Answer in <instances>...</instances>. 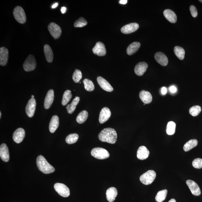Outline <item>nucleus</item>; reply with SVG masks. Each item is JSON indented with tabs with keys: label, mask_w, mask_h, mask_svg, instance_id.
<instances>
[{
	"label": "nucleus",
	"mask_w": 202,
	"mask_h": 202,
	"mask_svg": "<svg viewBox=\"0 0 202 202\" xmlns=\"http://www.w3.org/2000/svg\"><path fill=\"white\" fill-rule=\"evenodd\" d=\"M98 137L101 141L113 144L117 142V134L114 129L107 128L102 130Z\"/></svg>",
	"instance_id": "1"
},
{
	"label": "nucleus",
	"mask_w": 202,
	"mask_h": 202,
	"mask_svg": "<svg viewBox=\"0 0 202 202\" xmlns=\"http://www.w3.org/2000/svg\"><path fill=\"white\" fill-rule=\"evenodd\" d=\"M36 163L39 170L44 174H51L55 171L54 167L48 162L43 156L40 155L37 157Z\"/></svg>",
	"instance_id": "2"
},
{
	"label": "nucleus",
	"mask_w": 202,
	"mask_h": 202,
	"mask_svg": "<svg viewBox=\"0 0 202 202\" xmlns=\"http://www.w3.org/2000/svg\"><path fill=\"white\" fill-rule=\"evenodd\" d=\"M156 177L155 171L150 170L140 176V180L142 184L145 185H149L153 183Z\"/></svg>",
	"instance_id": "3"
},
{
	"label": "nucleus",
	"mask_w": 202,
	"mask_h": 202,
	"mask_svg": "<svg viewBox=\"0 0 202 202\" xmlns=\"http://www.w3.org/2000/svg\"><path fill=\"white\" fill-rule=\"evenodd\" d=\"M91 155L95 158L104 159L108 158L110 156L109 152L106 149L101 148H96L92 150Z\"/></svg>",
	"instance_id": "4"
},
{
	"label": "nucleus",
	"mask_w": 202,
	"mask_h": 202,
	"mask_svg": "<svg viewBox=\"0 0 202 202\" xmlns=\"http://www.w3.org/2000/svg\"><path fill=\"white\" fill-rule=\"evenodd\" d=\"M13 15L15 20L20 23L24 24L26 22L25 13L22 7H15L13 10Z\"/></svg>",
	"instance_id": "5"
},
{
	"label": "nucleus",
	"mask_w": 202,
	"mask_h": 202,
	"mask_svg": "<svg viewBox=\"0 0 202 202\" xmlns=\"http://www.w3.org/2000/svg\"><path fill=\"white\" fill-rule=\"evenodd\" d=\"M36 61L35 58L32 55H29L25 61L23 66L26 72L34 70L36 67Z\"/></svg>",
	"instance_id": "6"
},
{
	"label": "nucleus",
	"mask_w": 202,
	"mask_h": 202,
	"mask_svg": "<svg viewBox=\"0 0 202 202\" xmlns=\"http://www.w3.org/2000/svg\"><path fill=\"white\" fill-rule=\"evenodd\" d=\"M50 34L54 39H58L60 37L61 33V28L58 25L54 22H51L48 27Z\"/></svg>",
	"instance_id": "7"
},
{
	"label": "nucleus",
	"mask_w": 202,
	"mask_h": 202,
	"mask_svg": "<svg viewBox=\"0 0 202 202\" xmlns=\"http://www.w3.org/2000/svg\"><path fill=\"white\" fill-rule=\"evenodd\" d=\"M54 188L59 195L63 197H68L70 194V190L65 184L56 183L54 185Z\"/></svg>",
	"instance_id": "8"
},
{
	"label": "nucleus",
	"mask_w": 202,
	"mask_h": 202,
	"mask_svg": "<svg viewBox=\"0 0 202 202\" xmlns=\"http://www.w3.org/2000/svg\"><path fill=\"white\" fill-rule=\"evenodd\" d=\"M36 101L34 99H31L28 102L26 107V112L28 117L31 118L35 112Z\"/></svg>",
	"instance_id": "9"
},
{
	"label": "nucleus",
	"mask_w": 202,
	"mask_h": 202,
	"mask_svg": "<svg viewBox=\"0 0 202 202\" xmlns=\"http://www.w3.org/2000/svg\"><path fill=\"white\" fill-rule=\"evenodd\" d=\"M92 51L94 54L99 56H103L106 53V49L104 44L100 42H97L96 44Z\"/></svg>",
	"instance_id": "10"
},
{
	"label": "nucleus",
	"mask_w": 202,
	"mask_h": 202,
	"mask_svg": "<svg viewBox=\"0 0 202 202\" xmlns=\"http://www.w3.org/2000/svg\"><path fill=\"white\" fill-rule=\"evenodd\" d=\"M139 27V24L137 23H132L123 26L121 28V32L124 34H130L136 31Z\"/></svg>",
	"instance_id": "11"
},
{
	"label": "nucleus",
	"mask_w": 202,
	"mask_h": 202,
	"mask_svg": "<svg viewBox=\"0 0 202 202\" xmlns=\"http://www.w3.org/2000/svg\"><path fill=\"white\" fill-rule=\"evenodd\" d=\"M186 183L193 195L195 196H199L200 195V189L196 182L193 180H188L186 181Z\"/></svg>",
	"instance_id": "12"
},
{
	"label": "nucleus",
	"mask_w": 202,
	"mask_h": 202,
	"mask_svg": "<svg viewBox=\"0 0 202 202\" xmlns=\"http://www.w3.org/2000/svg\"><path fill=\"white\" fill-rule=\"evenodd\" d=\"M111 113L108 108L105 107L102 109L100 113L99 121L101 124L105 122L111 116Z\"/></svg>",
	"instance_id": "13"
},
{
	"label": "nucleus",
	"mask_w": 202,
	"mask_h": 202,
	"mask_svg": "<svg viewBox=\"0 0 202 202\" xmlns=\"http://www.w3.org/2000/svg\"><path fill=\"white\" fill-rule=\"evenodd\" d=\"M97 81L101 87L107 92H111L113 90V88L109 82L101 76L98 77Z\"/></svg>",
	"instance_id": "14"
},
{
	"label": "nucleus",
	"mask_w": 202,
	"mask_h": 202,
	"mask_svg": "<svg viewBox=\"0 0 202 202\" xmlns=\"http://www.w3.org/2000/svg\"><path fill=\"white\" fill-rule=\"evenodd\" d=\"M25 135V132L23 129L18 128L15 131L13 135V139L17 143H20L23 141Z\"/></svg>",
	"instance_id": "15"
},
{
	"label": "nucleus",
	"mask_w": 202,
	"mask_h": 202,
	"mask_svg": "<svg viewBox=\"0 0 202 202\" xmlns=\"http://www.w3.org/2000/svg\"><path fill=\"white\" fill-rule=\"evenodd\" d=\"M8 58V51L6 48H0V65L5 66L7 65Z\"/></svg>",
	"instance_id": "16"
},
{
	"label": "nucleus",
	"mask_w": 202,
	"mask_h": 202,
	"mask_svg": "<svg viewBox=\"0 0 202 202\" xmlns=\"http://www.w3.org/2000/svg\"><path fill=\"white\" fill-rule=\"evenodd\" d=\"M148 67L147 63L142 62L137 64L134 68V72L138 76H142L147 71Z\"/></svg>",
	"instance_id": "17"
},
{
	"label": "nucleus",
	"mask_w": 202,
	"mask_h": 202,
	"mask_svg": "<svg viewBox=\"0 0 202 202\" xmlns=\"http://www.w3.org/2000/svg\"><path fill=\"white\" fill-rule=\"evenodd\" d=\"M54 97V91L52 89L48 91L44 101V107L45 109H49L53 103Z\"/></svg>",
	"instance_id": "18"
},
{
	"label": "nucleus",
	"mask_w": 202,
	"mask_h": 202,
	"mask_svg": "<svg viewBox=\"0 0 202 202\" xmlns=\"http://www.w3.org/2000/svg\"><path fill=\"white\" fill-rule=\"evenodd\" d=\"M0 157L3 161L7 162L9 160V155L8 148L5 143L2 144L0 147Z\"/></svg>",
	"instance_id": "19"
},
{
	"label": "nucleus",
	"mask_w": 202,
	"mask_h": 202,
	"mask_svg": "<svg viewBox=\"0 0 202 202\" xmlns=\"http://www.w3.org/2000/svg\"><path fill=\"white\" fill-rule=\"evenodd\" d=\"M155 59L157 62L161 66H166L168 64V59L166 55L162 52H158L155 54Z\"/></svg>",
	"instance_id": "20"
},
{
	"label": "nucleus",
	"mask_w": 202,
	"mask_h": 202,
	"mask_svg": "<svg viewBox=\"0 0 202 202\" xmlns=\"http://www.w3.org/2000/svg\"><path fill=\"white\" fill-rule=\"evenodd\" d=\"M149 155V151L145 146H142L140 147L137 150V158L140 160H144L147 159Z\"/></svg>",
	"instance_id": "21"
},
{
	"label": "nucleus",
	"mask_w": 202,
	"mask_h": 202,
	"mask_svg": "<svg viewBox=\"0 0 202 202\" xmlns=\"http://www.w3.org/2000/svg\"><path fill=\"white\" fill-rule=\"evenodd\" d=\"M139 97L142 101L145 104L151 103L153 100V97L151 93L145 90H142L140 92Z\"/></svg>",
	"instance_id": "22"
},
{
	"label": "nucleus",
	"mask_w": 202,
	"mask_h": 202,
	"mask_svg": "<svg viewBox=\"0 0 202 202\" xmlns=\"http://www.w3.org/2000/svg\"><path fill=\"white\" fill-rule=\"evenodd\" d=\"M163 13L165 18L169 22L173 23H174L176 22L177 20V15L174 11L169 9H165L163 11Z\"/></svg>",
	"instance_id": "23"
},
{
	"label": "nucleus",
	"mask_w": 202,
	"mask_h": 202,
	"mask_svg": "<svg viewBox=\"0 0 202 202\" xmlns=\"http://www.w3.org/2000/svg\"><path fill=\"white\" fill-rule=\"evenodd\" d=\"M118 195V191L116 188H110L107 190L106 192V198L109 202H113L115 200Z\"/></svg>",
	"instance_id": "24"
},
{
	"label": "nucleus",
	"mask_w": 202,
	"mask_h": 202,
	"mask_svg": "<svg viewBox=\"0 0 202 202\" xmlns=\"http://www.w3.org/2000/svg\"><path fill=\"white\" fill-rule=\"evenodd\" d=\"M59 117L57 115H54L52 118L49 124V130L51 133L54 132L59 126Z\"/></svg>",
	"instance_id": "25"
},
{
	"label": "nucleus",
	"mask_w": 202,
	"mask_h": 202,
	"mask_svg": "<svg viewBox=\"0 0 202 202\" xmlns=\"http://www.w3.org/2000/svg\"><path fill=\"white\" fill-rule=\"evenodd\" d=\"M44 53L46 60L49 63L52 62L53 60V54L51 48L49 45L46 44L44 46Z\"/></svg>",
	"instance_id": "26"
},
{
	"label": "nucleus",
	"mask_w": 202,
	"mask_h": 202,
	"mask_svg": "<svg viewBox=\"0 0 202 202\" xmlns=\"http://www.w3.org/2000/svg\"><path fill=\"white\" fill-rule=\"evenodd\" d=\"M140 47L139 42H135L131 44L127 48V53L129 55H132L137 51Z\"/></svg>",
	"instance_id": "27"
},
{
	"label": "nucleus",
	"mask_w": 202,
	"mask_h": 202,
	"mask_svg": "<svg viewBox=\"0 0 202 202\" xmlns=\"http://www.w3.org/2000/svg\"><path fill=\"white\" fill-rule=\"evenodd\" d=\"M80 101V98L78 97H76L73 100L70 104L67 105L66 109L67 112L69 114H72L76 109V106L78 105Z\"/></svg>",
	"instance_id": "28"
},
{
	"label": "nucleus",
	"mask_w": 202,
	"mask_h": 202,
	"mask_svg": "<svg viewBox=\"0 0 202 202\" xmlns=\"http://www.w3.org/2000/svg\"><path fill=\"white\" fill-rule=\"evenodd\" d=\"M198 143V141L196 139H192L189 140L184 146V151L188 152L193 149L197 145Z\"/></svg>",
	"instance_id": "29"
},
{
	"label": "nucleus",
	"mask_w": 202,
	"mask_h": 202,
	"mask_svg": "<svg viewBox=\"0 0 202 202\" xmlns=\"http://www.w3.org/2000/svg\"><path fill=\"white\" fill-rule=\"evenodd\" d=\"M174 51L175 55L178 58V59L181 60L184 59V55H185V51L183 48L179 46H176L174 48Z\"/></svg>",
	"instance_id": "30"
},
{
	"label": "nucleus",
	"mask_w": 202,
	"mask_h": 202,
	"mask_svg": "<svg viewBox=\"0 0 202 202\" xmlns=\"http://www.w3.org/2000/svg\"><path fill=\"white\" fill-rule=\"evenodd\" d=\"M88 115V113L87 111H81L77 117L76 119L77 122L79 124H82L87 120Z\"/></svg>",
	"instance_id": "31"
},
{
	"label": "nucleus",
	"mask_w": 202,
	"mask_h": 202,
	"mask_svg": "<svg viewBox=\"0 0 202 202\" xmlns=\"http://www.w3.org/2000/svg\"><path fill=\"white\" fill-rule=\"evenodd\" d=\"M167 192L168 191L167 189L159 191L156 196V201L157 202H162L164 201L166 199Z\"/></svg>",
	"instance_id": "32"
},
{
	"label": "nucleus",
	"mask_w": 202,
	"mask_h": 202,
	"mask_svg": "<svg viewBox=\"0 0 202 202\" xmlns=\"http://www.w3.org/2000/svg\"><path fill=\"white\" fill-rule=\"evenodd\" d=\"M72 97V94L70 90H67L63 94L61 104L63 106L66 105L70 101Z\"/></svg>",
	"instance_id": "33"
},
{
	"label": "nucleus",
	"mask_w": 202,
	"mask_h": 202,
	"mask_svg": "<svg viewBox=\"0 0 202 202\" xmlns=\"http://www.w3.org/2000/svg\"><path fill=\"white\" fill-rule=\"evenodd\" d=\"M176 124L173 121H170L168 123L167 126L166 132L169 135L174 134L176 130Z\"/></svg>",
	"instance_id": "34"
},
{
	"label": "nucleus",
	"mask_w": 202,
	"mask_h": 202,
	"mask_svg": "<svg viewBox=\"0 0 202 202\" xmlns=\"http://www.w3.org/2000/svg\"><path fill=\"white\" fill-rule=\"evenodd\" d=\"M84 87L86 91H93L95 88L94 84L91 80L85 79L83 80Z\"/></svg>",
	"instance_id": "35"
},
{
	"label": "nucleus",
	"mask_w": 202,
	"mask_h": 202,
	"mask_svg": "<svg viewBox=\"0 0 202 202\" xmlns=\"http://www.w3.org/2000/svg\"><path fill=\"white\" fill-rule=\"evenodd\" d=\"M79 136L78 134L74 133L69 135L66 138V141L67 143L72 144L76 143L78 141Z\"/></svg>",
	"instance_id": "36"
},
{
	"label": "nucleus",
	"mask_w": 202,
	"mask_h": 202,
	"mask_svg": "<svg viewBox=\"0 0 202 202\" xmlns=\"http://www.w3.org/2000/svg\"><path fill=\"white\" fill-rule=\"evenodd\" d=\"M201 111V108L200 106H195L190 108L189 112L192 116L196 117L199 114Z\"/></svg>",
	"instance_id": "37"
},
{
	"label": "nucleus",
	"mask_w": 202,
	"mask_h": 202,
	"mask_svg": "<svg viewBox=\"0 0 202 202\" xmlns=\"http://www.w3.org/2000/svg\"><path fill=\"white\" fill-rule=\"evenodd\" d=\"M87 24V21L83 17H80L75 22L74 26L76 28H82Z\"/></svg>",
	"instance_id": "38"
},
{
	"label": "nucleus",
	"mask_w": 202,
	"mask_h": 202,
	"mask_svg": "<svg viewBox=\"0 0 202 202\" xmlns=\"http://www.w3.org/2000/svg\"><path fill=\"white\" fill-rule=\"evenodd\" d=\"M82 78V74L81 72L78 69H76L73 74L72 79L74 82L78 83Z\"/></svg>",
	"instance_id": "39"
},
{
	"label": "nucleus",
	"mask_w": 202,
	"mask_h": 202,
	"mask_svg": "<svg viewBox=\"0 0 202 202\" xmlns=\"http://www.w3.org/2000/svg\"><path fill=\"white\" fill-rule=\"evenodd\" d=\"M192 164L195 168L198 169L202 168V159L199 158L195 159L192 162Z\"/></svg>",
	"instance_id": "40"
},
{
	"label": "nucleus",
	"mask_w": 202,
	"mask_h": 202,
	"mask_svg": "<svg viewBox=\"0 0 202 202\" xmlns=\"http://www.w3.org/2000/svg\"><path fill=\"white\" fill-rule=\"evenodd\" d=\"M190 11L192 16L194 18L197 17L198 15V12L197 8L194 5H192L190 7Z\"/></svg>",
	"instance_id": "41"
},
{
	"label": "nucleus",
	"mask_w": 202,
	"mask_h": 202,
	"mask_svg": "<svg viewBox=\"0 0 202 202\" xmlns=\"http://www.w3.org/2000/svg\"><path fill=\"white\" fill-rule=\"evenodd\" d=\"M169 90H170L171 93H175L177 91V89L176 86L173 85L171 86L169 88Z\"/></svg>",
	"instance_id": "42"
},
{
	"label": "nucleus",
	"mask_w": 202,
	"mask_h": 202,
	"mask_svg": "<svg viewBox=\"0 0 202 202\" xmlns=\"http://www.w3.org/2000/svg\"><path fill=\"white\" fill-rule=\"evenodd\" d=\"M167 93V89L166 87H163L161 88V93L163 95H165Z\"/></svg>",
	"instance_id": "43"
},
{
	"label": "nucleus",
	"mask_w": 202,
	"mask_h": 202,
	"mask_svg": "<svg viewBox=\"0 0 202 202\" xmlns=\"http://www.w3.org/2000/svg\"><path fill=\"white\" fill-rule=\"evenodd\" d=\"M66 10L67 8L66 7H61V12L62 13H66Z\"/></svg>",
	"instance_id": "44"
},
{
	"label": "nucleus",
	"mask_w": 202,
	"mask_h": 202,
	"mask_svg": "<svg viewBox=\"0 0 202 202\" xmlns=\"http://www.w3.org/2000/svg\"><path fill=\"white\" fill-rule=\"evenodd\" d=\"M128 1L127 0H121L120 1V3L121 4L125 5L127 3Z\"/></svg>",
	"instance_id": "45"
},
{
	"label": "nucleus",
	"mask_w": 202,
	"mask_h": 202,
	"mask_svg": "<svg viewBox=\"0 0 202 202\" xmlns=\"http://www.w3.org/2000/svg\"><path fill=\"white\" fill-rule=\"evenodd\" d=\"M58 3H55L52 6V8H56L58 6Z\"/></svg>",
	"instance_id": "46"
},
{
	"label": "nucleus",
	"mask_w": 202,
	"mask_h": 202,
	"mask_svg": "<svg viewBox=\"0 0 202 202\" xmlns=\"http://www.w3.org/2000/svg\"><path fill=\"white\" fill-rule=\"evenodd\" d=\"M168 202H176V200L174 199H171Z\"/></svg>",
	"instance_id": "47"
},
{
	"label": "nucleus",
	"mask_w": 202,
	"mask_h": 202,
	"mask_svg": "<svg viewBox=\"0 0 202 202\" xmlns=\"http://www.w3.org/2000/svg\"><path fill=\"white\" fill-rule=\"evenodd\" d=\"M34 95H32L31 99H34Z\"/></svg>",
	"instance_id": "48"
},
{
	"label": "nucleus",
	"mask_w": 202,
	"mask_h": 202,
	"mask_svg": "<svg viewBox=\"0 0 202 202\" xmlns=\"http://www.w3.org/2000/svg\"><path fill=\"white\" fill-rule=\"evenodd\" d=\"M1 111H0V118H1Z\"/></svg>",
	"instance_id": "49"
},
{
	"label": "nucleus",
	"mask_w": 202,
	"mask_h": 202,
	"mask_svg": "<svg viewBox=\"0 0 202 202\" xmlns=\"http://www.w3.org/2000/svg\"><path fill=\"white\" fill-rule=\"evenodd\" d=\"M200 2H201V3H202V0H199V1Z\"/></svg>",
	"instance_id": "50"
}]
</instances>
